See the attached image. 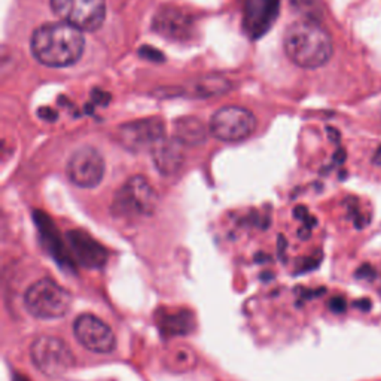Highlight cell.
I'll list each match as a JSON object with an SVG mask.
<instances>
[{
	"label": "cell",
	"mask_w": 381,
	"mask_h": 381,
	"mask_svg": "<svg viewBox=\"0 0 381 381\" xmlns=\"http://www.w3.org/2000/svg\"><path fill=\"white\" fill-rule=\"evenodd\" d=\"M84 48L82 30L63 21L41 25L30 39L33 57L46 68H69L80 61Z\"/></svg>",
	"instance_id": "obj_1"
},
{
	"label": "cell",
	"mask_w": 381,
	"mask_h": 381,
	"mask_svg": "<svg viewBox=\"0 0 381 381\" xmlns=\"http://www.w3.org/2000/svg\"><path fill=\"white\" fill-rule=\"evenodd\" d=\"M283 46L291 61L304 69H319L334 54L330 32L313 18L298 20L289 25L285 33Z\"/></svg>",
	"instance_id": "obj_2"
},
{
	"label": "cell",
	"mask_w": 381,
	"mask_h": 381,
	"mask_svg": "<svg viewBox=\"0 0 381 381\" xmlns=\"http://www.w3.org/2000/svg\"><path fill=\"white\" fill-rule=\"evenodd\" d=\"M24 307L33 318L54 320L64 318L72 307V295L52 279L35 282L24 292Z\"/></svg>",
	"instance_id": "obj_3"
},
{
	"label": "cell",
	"mask_w": 381,
	"mask_h": 381,
	"mask_svg": "<svg viewBox=\"0 0 381 381\" xmlns=\"http://www.w3.org/2000/svg\"><path fill=\"white\" fill-rule=\"evenodd\" d=\"M156 204H158V195L149 180L143 176H133L116 191L112 212L121 219H139L151 216Z\"/></svg>",
	"instance_id": "obj_4"
},
{
	"label": "cell",
	"mask_w": 381,
	"mask_h": 381,
	"mask_svg": "<svg viewBox=\"0 0 381 381\" xmlns=\"http://www.w3.org/2000/svg\"><path fill=\"white\" fill-rule=\"evenodd\" d=\"M33 365L46 377H61L75 365V354L64 339L56 335H39L30 346Z\"/></svg>",
	"instance_id": "obj_5"
},
{
	"label": "cell",
	"mask_w": 381,
	"mask_h": 381,
	"mask_svg": "<svg viewBox=\"0 0 381 381\" xmlns=\"http://www.w3.org/2000/svg\"><path fill=\"white\" fill-rule=\"evenodd\" d=\"M51 9L63 21L82 32H94L106 18V0H49Z\"/></svg>",
	"instance_id": "obj_6"
},
{
	"label": "cell",
	"mask_w": 381,
	"mask_h": 381,
	"mask_svg": "<svg viewBox=\"0 0 381 381\" xmlns=\"http://www.w3.org/2000/svg\"><path fill=\"white\" fill-rule=\"evenodd\" d=\"M255 115L240 106H225L216 111L210 120V135L220 142L235 143L251 137L256 130Z\"/></svg>",
	"instance_id": "obj_7"
},
{
	"label": "cell",
	"mask_w": 381,
	"mask_h": 381,
	"mask_svg": "<svg viewBox=\"0 0 381 381\" xmlns=\"http://www.w3.org/2000/svg\"><path fill=\"white\" fill-rule=\"evenodd\" d=\"M106 172L103 155L93 146L76 149L65 165V173L73 185L91 189L100 185Z\"/></svg>",
	"instance_id": "obj_8"
},
{
	"label": "cell",
	"mask_w": 381,
	"mask_h": 381,
	"mask_svg": "<svg viewBox=\"0 0 381 381\" xmlns=\"http://www.w3.org/2000/svg\"><path fill=\"white\" fill-rule=\"evenodd\" d=\"M73 334L77 343L93 353L106 354L116 347L113 330L94 314H80L73 322Z\"/></svg>",
	"instance_id": "obj_9"
},
{
	"label": "cell",
	"mask_w": 381,
	"mask_h": 381,
	"mask_svg": "<svg viewBox=\"0 0 381 381\" xmlns=\"http://www.w3.org/2000/svg\"><path fill=\"white\" fill-rule=\"evenodd\" d=\"M164 137V124L156 118L128 123L118 130V140L133 152L152 151Z\"/></svg>",
	"instance_id": "obj_10"
},
{
	"label": "cell",
	"mask_w": 381,
	"mask_h": 381,
	"mask_svg": "<svg viewBox=\"0 0 381 381\" xmlns=\"http://www.w3.org/2000/svg\"><path fill=\"white\" fill-rule=\"evenodd\" d=\"M280 0H244L243 27L249 37L264 36L277 20Z\"/></svg>",
	"instance_id": "obj_11"
},
{
	"label": "cell",
	"mask_w": 381,
	"mask_h": 381,
	"mask_svg": "<svg viewBox=\"0 0 381 381\" xmlns=\"http://www.w3.org/2000/svg\"><path fill=\"white\" fill-rule=\"evenodd\" d=\"M185 144L176 137H164L156 146L151 151L155 167L164 176L176 175L185 163Z\"/></svg>",
	"instance_id": "obj_12"
},
{
	"label": "cell",
	"mask_w": 381,
	"mask_h": 381,
	"mask_svg": "<svg viewBox=\"0 0 381 381\" xmlns=\"http://www.w3.org/2000/svg\"><path fill=\"white\" fill-rule=\"evenodd\" d=\"M210 130L206 125L192 116L180 118L175 123V137L180 140L185 146H199L207 139V133Z\"/></svg>",
	"instance_id": "obj_13"
},
{
	"label": "cell",
	"mask_w": 381,
	"mask_h": 381,
	"mask_svg": "<svg viewBox=\"0 0 381 381\" xmlns=\"http://www.w3.org/2000/svg\"><path fill=\"white\" fill-rule=\"evenodd\" d=\"M231 88V82L222 76H206L200 77L199 81L191 82L188 87L189 97H215L228 93Z\"/></svg>",
	"instance_id": "obj_14"
},
{
	"label": "cell",
	"mask_w": 381,
	"mask_h": 381,
	"mask_svg": "<svg viewBox=\"0 0 381 381\" xmlns=\"http://www.w3.org/2000/svg\"><path fill=\"white\" fill-rule=\"evenodd\" d=\"M189 21L177 11L161 12L156 18V30L168 37H180L188 33Z\"/></svg>",
	"instance_id": "obj_15"
},
{
	"label": "cell",
	"mask_w": 381,
	"mask_h": 381,
	"mask_svg": "<svg viewBox=\"0 0 381 381\" xmlns=\"http://www.w3.org/2000/svg\"><path fill=\"white\" fill-rule=\"evenodd\" d=\"M168 351H170V356H172V359H167L168 366H176V370L185 371L195 365L196 359L192 350L187 347H179L176 350H168Z\"/></svg>",
	"instance_id": "obj_16"
},
{
	"label": "cell",
	"mask_w": 381,
	"mask_h": 381,
	"mask_svg": "<svg viewBox=\"0 0 381 381\" xmlns=\"http://www.w3.org/2000/svg\"><path fill=\"white\" fill-rule=\"evenodd\" d=\"M331 308L335 313H343L346 310V301L343 298H339V296L338 298H334L331 301Z\"/></svg>",
	"instance_id": "obj_17"
},
{
	"label": "cell",
	"mask_w": 381,
	"mask_h": 381,
	"mask_svg": "<svg viewBox=\"0 0 381 381\" xmlns=\"http://www.w3.org/2000/svg\"><path fill=\"white\" fill-rule=\"evenodd\" d=\"M39 116L44 118V120H46V121H54L56 118H57V113L54 111H51V109L45 108V109L39 111Z\"/></svg>",
	"instance_id": "obj_18"
},
{
	"label": "cell",
	"mask_w": 381,
	"mask_h": 381,
	"mask_svg": "<svg viewBox=\"0 0 381 381\" xmlns=\"http://www.w3.org/2000/svg\"><path fill=\"white\" fill-rule=\"evenodd\" d=\"M374 163L378 164V165H381V146L378 148V151H377V154L374 156Z\"/></svg>",
	"instance_id": "obj_19"
}]
</instances>
